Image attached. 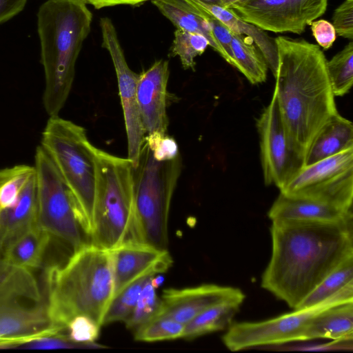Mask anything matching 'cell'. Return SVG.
Instances as JSON below:
<instances>
[{
  "label": "cell",
  "mask_w": 353,
  "mask_h": 353,
  "mask_svg": "<svg viewBox=\"0 0 353 353\" xmlns=\"http://www.w3.org/2000/svg\"><path fill=\"white\" fill-rule=\"evenodd\" d=\"M151 2L176 29L202 34L208 40L210 46L221 54L209 23L196 7L185 0H151Z\"/></svg>",
  "instance_id": "cell-24"
},
{
  "label": "cell",
  "mask_w": 353,
  "mask_h": 353,
  "mask_svg": "<svg viewBox=\"0 0 353 353\" xmlns=\"http://www.w3.org/2000/svg\"><path fill=\"white\" fill-rule=\"evenodd\" d=\"M210 46L208 40L202 34L176 29L170 48L173 57H178L185 70H195V59L201 55Z\"/></svg>",
  "instance_id": "cell-31"
},
{
  "label": "cell",
  "mask_w": 353,
  "mask_h": 353,
  "mask_svg": "<svg viewBox=\"0 0 353 353\" xmlns=\"http://www.w3.org/2000/svg\"><path fill=\"white\" fill-rule=\"evenodd\" d=\"M327 6V0H247L233 10L263 30L300 34Z\"/></svg>",
  "instance_id": "cell-13"
},
{
  "label": "cell",
  "mask_w": 353,
  "mask_h": 353,
  "mask_svg": "<svg viewBox=\"0 0 353 353\" xmlns=\"http://www.w3.org/2000/svg\"><path fill=\"white\" fill-rule=\"evenodd\" d=\"M21 299H0V347L19 345L62 333L52 320L46 301L28 305Z\"/></svg>",
  "instance_id": "cell-14"
},
{
  "label": "cell",
  "mask_w": 353,
  "mask_h": 353,
  "mask_svg": "<svg viewBox=\"0 0 353 353\" xmlns=\"http://www.w3.org/2000/svg\"><path fill=\"white\" fill-rule=\"evenodd\" d=\"M246 1L247 0H219V6L225 8L233 10Z\"/></svg>",
  "instance_id": "cell-41"
},
{
  "label": "cell",
  "mask_w": 353,
  "mask_h": 353,
  "mask_svg": "<svg viewBox=\"0 0 353 353\" xmlns=\"http://www.w3.org/2000/svg\"><path fill=\"white\" fill-rule=\"evenodd\" d=\"M100 326L90 318L79 315L72 319L66 326L68 336L79 343H92L99 336Z\"/></svg>",
  "instance_id": "cell-36"
},
{
  "label": "cell",
  "mask_w": 353,
  "mask_h": 353,
  "mask_svg": "<svg viewBox=\"0 0 353 353\" xmlns=\"http://www.w3.org/2000/svg\"><path fill=\"white\" fill-rule=\"evenodd\" d=\"M36 173L29 179L14 203L0 210V256L15 239L37 225Z\"/></svg>",
  "instance_id": "cell-19"
},
{
  "label": "cell",
  "mask_w": 353,
  "mask_h": 353,
  "mask_svg": "<svg viewBox=\"0 0 353 353\" xmlns=\"http://www.w3.org/2000/svg\"><path fill=\"white\" fill-rule=\"evenodd\" d=\"M256 128L264 182L281 190L305 164L289 137L274 93L257 119Z\"/></svg>",
  "instance_id": "cell-11"
},
{
  "label": "cell",
  "mask_w": 353,
  "mask_h": 353,
  "mask_svg": "<svg viewBox=\"0 0 353 353\" xmlns=\"http://www.w3.org/2000/svg\"><path fill=\"white\" fill-rule=\"evenodd\" d=\"M312 35L319 46L324 50L332 47L336 39V30L330 22L325 19L314 21L311 23Z\"/></svg>",
  "instance_id": "cell-38"
},
{
  "label": "cell",
  "mask_w": 353,
  "mask_h": 353,
  "mask_svg": "<svg viewBox=\"0 0 353 353\" xmlns=\"http://www.w3.org/2000/svg\"><path fill=\"white\" fill-rule=\"evenodd\" d=\"M202 3L219 6V0H198Z\"/></svg>",
  "instance_id": "cell-42"
},
{
  "label": "cell",
  "mask_w": 353,
  "mask_h": 353,
  "mask_svg": "<svg viewBox=\"0 0 353 353\" xmlns=\"http://www.w3.org/2000/svg\"><path fill=\"white\" fill-rule=\"evenodd\" d=\"M93 230L90 243L113 250L130 233L133 216L132 163L128 158L112 155L99 148Z\"/></svg>",
  "instance_id": "cell-7"
},
{
  "label": "cell",
  "mask_w": 353,
  "mask_h": 353,
  "mask_svg": "<svg viewBox=\"0 0 353 353\" xmlns=\"http://www.w3.org/2000/svg\"><path fill=\"white\" fill-rule=\"evenodd\" d=\"M155 289L151 279L145 285L133 311L124 321L128 328L135 330L161 314L163 301L157 296Z\"/></svg>",
  "instance_id": "cell-34"
},
{
  "label": "cell",
  "mask_w": 353,
  "mask_h": 353,
  "mask_svg": "<svg viewBox=\"0 0 353 353\" xmlns=\"http://www.w3.org/2000/svg\"><path fill=\"white\" fill-rule=\"evenodd\" d=\"M244 299H232L208 307L185 325L181 338L192 340L206 334L225 330L230 325Z\"/></svg>",
  "instance_id": "cell-25"
},
{
  "label": "cell",
  "mask_w": 353,
  "mask_h": 353,
  "mask_svg": "<svg viewBox=\"0 0 353 353\" xmlns=\"http://www.w3.org/2000/svg\"><path fill=\"white\" fill-rule=\"evenodd\" d=\"M332 22L339 36L353 39V0H345L334 10Z\"/></svg>",
  "instance_id": "cell-37"
},
{
  "label": "cell",
  "mask_w": 353,
  "mask_h": 353,
  "mask_svg": "<svg viewBox=\"0 0 353 353\" xmlns=\"http://www.w3.org/2000/svg\"><path fill=\"white\" fill-rule=\"evenodd\" d=\"M231 50L233 66L237 68L252 84H259L266 80L267 62L249 37L232 32Z\"/></svg>",
  "instance_id": "cell-27"
},
{
  "label": "cell",
  "mask_w": 353,
  "mask_h": 353,
  "mask_svg": "<svg viewBox=\"0 0 353 353\" xmlns=\"http://www.w3.org/2000/svg\"><path fill=\"white\" fill-rule=\"evenodd\" d=\"M86 4L92 6L95 9L117 6H138L151 0H80Z\"/></svg>",
  "instance_id": "cell-40"
},
{
  "label": "cell",
  "mask_w": 353,
  "mask_h": 353,
  "mask_svg": "<svg viewBox=\"0 0 353 353\" xmlns=\"http://www.w3.org/2000/svg\"><path fill=\"white\" fill-rule=\"evenodd\" d=\"M196 7L209 23L212 35L221 49V56L233 66V55L231 50V30L220 20L216 19L203 8L188 0H185Z\"/></svg>",
  "instance_id": "cell-35"
},
{
  "label": "cell",
  "mask_w": 353,
  "mask_h": 353,
  "mask_svg": "<svg viewBox=\"0 0 353 353\" xmlns=\"http://www.w3.org/2000/svg\"><path fill=\"white\" fill-rule=\"evenodd\" d=\"M37 225L72 248L84 243L80 225L81 210L72 190L52 159L42 145L37 148ZM83 231V230H82Z\"/></svg>",
  "instance_id": "cell-8"
},
{
  "label": "cell",
  "mask_w": 353,
  "mask_h": 353,
  "mask_svg": "<svg viewBox=\"0 0 353 353\" xmlns=\"http://www.w3.org/2000/svg\"><path fill=\"white\" fill-rule=\"evenodd\" d=\"M237 298H245L240 289L215 284L165 289L161 297L163 307L159 316L170 317L185 325L208 307Z\"/></svg>",
  "instance_id": "cell-17"
},
{
  "label": "cell",
  "mask_w": 353,
  "mask_h": 353,
  "mask_svg": "<svg viewBox=\"0 0 353 353\" xmlns=\"http://www.w3.org/2000/svg\"><path fill=\"white\" fill-rule=\"evenodd\" d=\"M181 165L180 154L161 158L144 141L138 163L132 167L134 206L128 240L167 250L170 203Z\"/></svg>",
  "instance_id": "cell-5"
},
{
  "label": "cell",
  "mask_w": 353,
  "mask_h": 353,
  "mask_svg": "<svg viewBox=\"0 0 353 353\" xmlns=\"http://www.w3.org/2000/svg\"><path fill=\"white\" fill-rule=\"evenodd\" d=\"M28 0H0V24L3 23L24 8Z\"/></svg>",
  "instance_id": "cell-39"
},
{
  "label": "cell",
  "mask_w": 353,
  "mask_h": 353,
  "mask_svg": "<svg viewBox=\"0 0 353 353\" xmlns=\"http://www.w3.org/2000/svg\"><path fill=\"white\" fill-rule=\"evenodd\" d=\"M111 252L114 296L141 276L164 272L173 263L168 250H161L132 240L125 241L111 250Z\"/></svg>",
  "instance_id": "cell-15"
},
{
  "label": "cell",
  "mask_w": 353,
  "mask_h": 353,
  "mask_svg": "<svg viewBox=\"0 0 353 353\" xmlns=\"http://www.w3.org/2000/svg\"><path fill=\"white\" fill-rule=\"evenodd\" d=\"M45 279L49 314L57 325L66 330L79 315L103 325L114 296L111 250L85 243L64 265L49 267Z\"/></svg>",
  "instance_id": "cell-3"
},
{
  "label": "cell",
  "mask_w": 353,
  "mask_h": 353,
  "mask_svg": "<svg viewBox=\"0 0 353 353\" xmlns=\"http://www.w3.org/2000/svg\"><path fill=\"white\" fill-rule=\"evenodd\" d=\"M327 70L335 97L346 94L353 83V42L327 61Z\"/></svg>",
  "instance_id": "cell-30"
},
{
  "label": "cell",
  "mask_w": 353,
  "mask_h": 353,
  "mask_svg": "<svg viewBox=\"0 0 353 353\" xmlns=\"http://www.w3.org/2000/svg\"><path fill=\"white\" fill-rule=\"evenodd\" d=\"M350 148H353L352 123L337 112L314 138L307 152L305 165Z\"/></svg>",
  "instance_id": "cell-21"
},
{
  "label": "cell",
  "mask_w": 353,
  "mask_h": 353,
  "mask_svg": "<svg viewBox=\"0 0 353 353\" xmlns=\"http://www.w3.org/2000/svg\"><path fill=\"white\" fill-rule=\"evenodd\" d=\"M41 145L74 194L81 210V228L90 237L94 223L97 148L90 142L84 128L58 115L50 117Z\"/></svg>",
  "instance_id": "cell-6"
},
{
  "label": "cell",
  "mask_w": 353,
  "mask_h": 353,
  "mask_svg": "<svg viewBox=\"0 0 353 353\" xmlns=\"http://www.w3.org/2000/svg\"><path fill=\"white\" fill-rule=\"evenodd\" d=\"M148 273L134 280L110 301L103 320V325L117 321H125L133 311L145 285L156 275Z\"/></svg>",
  "instance_id": "cell-29"
},
{
  "label": "cell",
  "mask_w": 353,
  "mask_h": 353,
  "mask_svg": "<svg viewBox=\"0 0 353 353\" xmlns=\"http://www.w3.org/2000/svg\"><path fill=\"white\" fill-rule=\"evenodd\" d=\"M278 65L276 95L292 143L304 161L314 138L338 112L327 70V59L319 46L286 37L274 39Z\"/></svg>",
  "instance_id": "cell-2"
},
{
  "label": "cell",
  "mask_w": 353,
  "mask_h": 353,
  "mask_svg": "<svg viewBox=\"0 0 353 353\" xmlns=\"http://www.w3.org/2000/svg\"><path fill=\"white\" fill-rule=\"evenodd\" d=\"M268 216L273 221L341 222L352 219V209H341L314 199L283 193L273 203Z\"/></svg>",
  "instance_id": "cell-18"
},
{
  "label": "cell",
  "mask_w": 353,
  "mask_h": 353,
  "mask_svg": "<svg viewBox=\"0 0 353 353\" xmlns=\"http://www.w3.org/2000/svg\"><path fill=\"white\" fill-rule=\"evenodd\" d=\"M351 282H353V256L345 260L332 271L295 310L308 308L320 304Z\"/></svg>",
  "instance_id": "cell-28"
},
{
  "label": "cell",
  "mask_w": 353,
  "mask_h": 353,
  "mask_svg": "<svg viewBox=\"0 0 353 353\" xmlns=\"http://www.w3.org/2000/svg\"><path fill=\"white\" fill-rule=\"evenodd\" d=\"M353 301L338 304L319 312L307 323L302 341L330 339L352 340Z\"/></svg>",
  "instance_id": "cell-20"
},
{
  "label": "cell",
  "mask_w": 353,
  "mask_h": 353,
  "mask_svg": "<svg viewBox=\"0 0 353 353\" xmlns=\"http://www.w3.org/2000/svg\"><path fill=\"white\" fill-rule=\"evenodd\" d=\"M42 301L39 284L31 270L13 265L0 256V299Z\"/></svg>",
  "instance_id": "cell-26"
},
{
  "label": "cell",
  "mask_w": 353,
  "mask_h": 353,
  "mask_svg": "<svg viewBox=\"0 0 353 353\" xmlns=\"http://www.w3.org/2000/svg\"><path fill=\"white\" fill-rule=\"evenodd\" d=\"M199 6L224 23L232 32L246 35L251 38L264 57L268 66L274 76L278 65L277 50L274 40L262 29L243 20L233 10L217 5L202 3L198 0H188Z\"/></svg>",
  "instance_id": "cell-22"
},
{
  "label": "cell",
  "mask_w": 353,
  "mask_h": 353,
  "mask_svg": "<svg viewBox=\"0 0 353 353\" xmlns=\"http://www.w3.org/2000/svg\"><path fill=\"white\" fill-rule=\"evenodd\" d=\"M34 167L19 165L0 170V210L12 205L29 179Z\"/></svg>",
  "instance_id": "cell-32"
},
{
  "label": "cell",
  "mask_w": 353,
  "mask_h": 353,
  "mask_svg": "<svg viewBox=\"0 0 353 353\" xmlns=\"http://www.w3.org/2000/svg\"><path fill=\"white\" fill-rule=\"evenodd\" d=\"M280 192L352 209L353 148L303 166Z\"/></svg>",
  "instance_id": "cell-10"
},
{
  "label": "cell",
  "mask_w": 353,
  "mask_h": 353,
  "mask_svg": "<svg viewBox=\"0 0 353 353\" xmlns=\"http://www.w3.org/2000/svg\"><path fill=\"white\" fill-rule=\"evenodd\" d=\"M80 0H47L37 12L46 86L43 105L50 117L57 116L70 92L75 65L91 31L92 13Z\"/></svg>",
  "instance_id": "cell-4"
},
{
  "label": "cell",
  "mask_w": 353,
  "mask_h": 353,
  "mask_svg": "<svg viewBox=\"0 0 353 353\" xmlns=\"http://www.w3.org/2000/svg\"><path fill=\"white\" fill-rule=\"evenodd\" d=\"M99 26L101 46L108 52L117 75L128 139V158L135 167L145 137L137 94L139 74L128 66L112 21L108 17L101 18Z\"/></svg>",
  "instance_id": "cell-12"
},
{
  "label": "cell",
  "mask_w": 353,
  "mask_h": 353,
  "mask_svg": "<svg viewBox=\"0 0 353 353\" xmlns=\"http://www.w3.org/2000/svg\"><path fill=\"white\" fill-rule=\"evenodd\" d=\"M352 222L273 221L272 256L261 287L296 309L332 271L353 256Z\"/></svg>",
  "instance_id": "cell-1"
},
{
  "label": "cell",
  "mask_w": 353,
  "mask_h": 353,
  "mask_svg": "<svg viewBox=\"0 0 353 353\" xmlns=\"http://www.w3.org/2000/svg\"><path fill=\"white\" fill-rule=\"evenodd\" d=\"M169 76V62L165 59L155 61L148 69L139 74L137 94L145 135L156 132L167 134Z\"/></svg>",
  "instance_id": "cell-16"
},
{
  "label": "cell",
  "mask_w": 353,
  "mask_h": 353,
  "mask_svg": "<svg viewBox=\"0 0 353 353\" xmlns=\"http://www.w3.org/2000/svg\"><path fill=\"white\" fill-rule=\"evenodd\" d=\"M51 235L37 224L12 241L1 257L8 262L28 270L41 267Z\"/></svg>",
  "instance_id": "cell-23"
},
{
  "label": "cell",
  "mask_w": 353,
  "mask_h": 353,
  "mask_svg": "<svg viewBox=\"0 0 353 353\" xmlns=\"http://www.w3.org/2000/svg\"><path fill=\"white\" fill-rule=\"evenodd\" d=\"M185 325L164 316H158L136 328L134 339L154 342L181 338Z\"/></svg>",
  "instance_id": "cell-33"
},
{
  "label": "cell",
  "mask_w": 353,
  "mask_h": 353,
  "mask_svg": "<svg viewBox=\"0 0 353 353\" xmlns=\"http://www.w3.org/2000/svg\"><path fill=\"white\" fill-rule=\"evenodd\" d=\"M353 301V282L315 306L294 310L274 319L259 322L231 323L222 341L231 351L302 341L304 330L313 316L322 310Z\"/></svg>",
  "instance_id": "cell-9"
}]
</instances>
